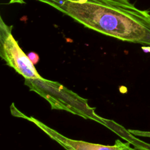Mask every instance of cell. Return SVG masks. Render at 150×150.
I'll return each mask as SVG.
<instances>
[{
  "label": "cell",
  "instance_id": "1",
  "mask_svg": "<svg viewBox=\"0 0 150 150\" xmlns=\"http://www.w3.org/2000/svg\"><path fill=\"white\" fill-rule=\"evenodd\" d=\"M84 26L128 42L150 46V13L129 0H36Z\"/></svg>",
  "mask_w": 150,
  "mask_h": 150
},
{
  "label": "cell",
  "instance_id": "8",
  "mask_svg": "<svg viewBox=\"0 0 150 150\" xmlns=\"http://www.w3.org/2000/svg\"><path fill=\"white\" fill-rule=\"evenodd\" d=\"M141 49L145 53H150V46H143Z\"/></svg>",
  "mask_w": 150,
  "mask_h": 150
},
{
  "label": "cell",
  "instance_id": "5",
  "mask_svg": "<svg viewBox=\"0 0 150 150\" xmlns=\"http://www.w3.org/2000/svg\"><path fill=\"white\" fill-rule=\"evenodd\" d=\"M119 150H146L145 148H141L139 146H135V148H131L130 146V142H122L121 147Z\"/></svg>",
  "mask_w": 150,
  "mask_h": 150
},
{
  "label": "cell",
  "instance_id": "3",
  "mask_svg": "<svg viewBox=\"0 0 150 150\" xmlns=\"http://www.w3.org/2000/svg\"><path fill=\"white\" fill-rule=\"evenodd\" d=\"M12 25H7L0 17V56L6 64L25 79H40L29 59L19 46L12 34Z\"/></svg>",
  "mask_w": 150,
  "mask_h": 150
},
{
  "label": "cell",
  "instance_id": "4",
  "mask_svg": "<svg viewBox=\"0 0 150 150\" xmlns=\"http://www.w3.org/2000/svg\"><path fill=\"white\" fill-rule=\"evenodd\" d=\"M27 118L33 122L51 138L57 142L66 150H119L122 142L120 140L117 139L114 145H104L83 141L73 140L61 135L58 132L47 127L34 118Z\"/></svg>",
  "mask_w": 150,
  "mask_h": 150
},
{
  "label": "cell",
  "instance_id": "7",
  "mask_svg": "<svg viewBox=\"0 0 150 150\" xmlns=\"http://www.w3.org/2000/svg\"><path fill=\"white\" fill-rule=\"evenodd\" d=\"M28 57L29 58V59L32 61V62L35 64L36 63H37L39 60V57L38 54H36L35 52H30L28 54Z\"/></svg>",
  "mask_w": 150,
  "mask_h": 150
},
{
  "label": "cell",
  "instance_id": "2",
  "mask_svg": "<svg viewBox=\"0 0 150 150\" xmlns=\"http://www.w3.org/2000/svg\"><path fill=\"white\" fill-rule=\"evenodd\" d=\"M25 84L47 100L53 109L66 110L85 118L96 120L102 124L104 119L96 115L93 108L90 107L85 100L68 90L57 82L43 79H25Z\"/></svg>",
  "mask_w": 150,
  "mask_h": 150
},
{
  "label": "cell",
  "instance_id": "6",
  "mask_svg": "<svg viewBox=\"0 0 150 150\" xmlns=\"http://www.w3.org/2000/svg\"><path fill=\"white\" fill-rule=\"evenodd\" d=\"M128 132L134 135H136V136L150 138V131H139V130L129 129Z\"/></svg>",
  "mask_w": 150,
  "mask_h": 150
},
{
  "label": "cell",
  "instance_id": "9",
  "mask_svg": "<svg viewBox=\"0 0 150 150\" xmlns=\"http://www.w3.org/2000/svg\"><path fill=\"white\" fill-rule=\"evenodd\" d=\"M10 4H14V3H18V4H25V1L23 0H10L9 1Z\"/></svg>",
  "mask_w": 150,
  "mask_h": 150
}]
</instances>
